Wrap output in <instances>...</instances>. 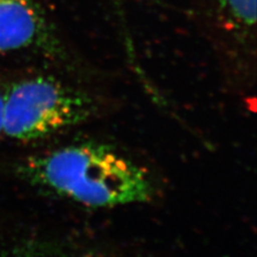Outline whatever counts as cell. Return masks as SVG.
Instances as JSON below:
<instances>
[{
    "instance_id": "8992f818",
    "label": "cell",
    "mask_w": 257,
    "mask_h": 257,
    "mask_svg": "<svg viewBox=\"0 0 257 257\" xmlns=\"http://www.w3.org/2000/svg\"><path fill=\"white\" fill-rule=\"evenodd\" d=\"M3 120H4V94L0 93V133L3 132Z\"/></svg>"
},
{
    "instance_id": "6da1fadb",
    "label": "cell",
    "mask_w": 257,
    "mask_h": 257,
    "mask_svg": "<svg viewBox=\"0 0 257 257\" xmlns=\"http://www.w3.org/2000/svg\"><path fill=\"white\" fill-rule=\"evenodd\" d=\"M20 173L32 186L87 207L146 203L155 194L146 171L100 143L71 144L30 157Z\"/></svg>"
},
{
    "instance_id": "277c9868",
    "label": "cell",
    "mask_w": 257,
    "mask_h": 257,
    "mask_svg": "<svg viewBox=\"0 0 257 257\" xmlns=\"http://www.w3.org/2000/svg\"><path fill=\"white\" fill-rule=\"evenodd\" d=\"M224 12L236 25L252 27L256 21V0H218Z\"/></svg>"
},
{
    "instance_id": "7a4b0ae2",
    "label": "cell",
    "mask_w": 257,
    "mask_h": 257,
    "mask_svg": "<svg viewBox=\"0 0 257 257\" xmlns=\"http://www.w3.org/2000/svg\"><path fill=\"white\" fill-rule=\"evenodd\" d=\"M94 110L89 96L53 77L22 79L4 94L3 132L18 141H36L87 121Z\"/></svg>"
},
{
    "instance_id": "3957f363",
    "label": "cell",
    "mask_w": 257,
    "mask_h": 257,
    "mask_svg": "<svg viewBox=\"0 0 257 257\" xmlns=\"http://www.w3.org/2000/svg\"><path fill=\"white\" fill-rule=\"evenodd\" d=\"M46 24L35 0H0V53L44 46Z\"/></svg>"
},
{
    "instance_id": "5b68a950",
    "label": "cell",
    "mask_w": 257,
    "mask_h": 257,
    "mask_svg": "<svg viewBox=\"0 0 257 257\" xmlns=\"http://www.w3.org/2000/svg\"><path fill=\"white\" fill-rule=\"evenodd\" d=\"M0 257H83L74 253L68 252L64 247L44 246V245H24L15 247L14 250L7 252Z\"/></svg>"
}]
</instances>
